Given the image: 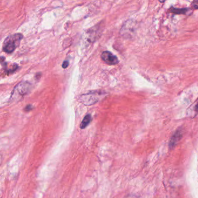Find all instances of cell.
Returning a JSON list of instances; mask_svg holds the SVG:
<instances>
[{
    "label": "cell",
    "mask_w": 198,
    "mask_h": 198,
    "mask_svg": "<svg viewBox=\"0 0 198 198\" xmlns=\"http://www.w3.org/2000/svg\"><path fill=\"white\" fill-rule=\"evenodd\" d=\"M22 34L17 33L10 36L4 41L3 45V50L5 53H12L19 45L20 42L23 39Z\"/></svg>",
    "instance_id": "obj_1"
},
{
    "label": "cell",
    "mask_w": 198,
    "mask_h": 198,
    "mask_svg": "<svg viewBox=\"0 0 198 198\" xmlns=\"http://www.w3.org/2000/svg\"><path fill=\"white\" fill-rule=\"evenodd\" d=\"M30 84L28 82L23 81L20 83H19L15 88H14L12 94L11 98L19 96H23L29 92L30 89Z\"/></svg>",
    "instance_id": "obj_2"
},
{
    "label": "cell",
    "mask_w": 198,
    "mask_h": 198,
    "mask_svg": "<svg viewBox=\"0 0 198 198\" xmlns=\"http://www.w3.org/2000/svg\"><path fill=\"white\" fill-rule=\"evenodd\" d=\"M101 58L103 61L109 65H115L119 63L118 57L108 51H105L101 54Z\"/></svg>",
    "instance_id": "obj_3"
},
{
    "label": "cell",
    "mask_w": 198,
    "mask_h": 198,
    "mask_svg": "<svg viewBox=\"0 0 198 198\" xmlns=\"http://www.w3.org/2000/svg\"><path fill=\"white\" fill-rule=\"evenodd\" d=\"M81 102L87 105H91L96 103L98 101V97H96V94H87L82 95Z\"/></svg>",
    "instance_id": "obj_4"
},
{
    "label": "cell",
    "mask_w": 198,
    "mask_h": 198,
    "mask_svg": "<svg viewBox=\"0 0 198 198\" xmlns=\"http://www.w3.org/2000/svg\"><path fill=\"white\" fill-rule=\"evenodd\" d=\"M182 138V132L180 130H178L172 136L170 141V147L172 148L181 140Z\"/></svg>",
    "instance_id": "obj_5"
},
{
    "label": "cell",
    "mask_w": 198,
    "mask_h": 198,
    "mask_svg": "<svg viewBox=\"0 0 198 198\" xmlns=\"http://www.w3.org/2000/svg\"><path fill=\"white\" fill-rule=\"evenodd\" d=\"M92 120V117L91 115L90 114H87L84 118L83 120V121H81V124H80V129H84L91 122Z\"/></svg>",
    "instance_id": "obj_6"
},
{
    "label": "cell",
    "mask_w": 198,
    "mask_h": 198,
    "mask_svg": "<svg viewBox=\"0 0 198 198\" xmlns=\"http://www.w3.org/2000/svg\"><path fill=\"white\" fill-rule=\"evenodd\" d=\"M188 8H174V7H172L170 9V12L172 13H175V14H185L188 11Z\"/></svg>",
    "instance_id": "obj_7"
},
{
    "label": "cell",
    "mask_w": 198,
    "mask_h": 198,
    "mask_svg": "<svg viewBox=\"0 0 198 198\" xmlns=\"http://www.w3.org/2000/svg\"><path fill=\"white\" fill-rule=\"evenodd\" d=\"M33 106L31 105H28L26 106V107L25 108V110L26 112H29L30 110H31L32 109H33Z\"/></svg>",
    "instance_id": "obj_8"
},
{
    "label": "cell",
    "mask_w": 198,
    "mask_h": 198,
    "mask_svg": "<svg viewBox=\"0 0 198 198\" xmlns=\"http://www.w3.org/2000/svg\"><path fill=\"white\" fill-rule=\"evenodd\" d=\"M69 65V62L67 61H65L64 62V63L62 64V67L64 69H66V68H67L68 67Z\"/></svg>",
    "instance_id": "obj_9"
},
{
    "label": "cell",
    "mask_w": 198,
    "mask_h": 198,
    "mask_svg": "<svg viewBox=\"0 0 198 198\" xmlns=\"http://www.w3.org/2000/svg\"><path fill=\"white\" fill-rule=\"evenodd\" d=\"M2 160H3V157H2V155L1 154V153L0 152V165L2 163Z\"/></svg>",
    "instance_id": "obj_10"
}]
</instances>
